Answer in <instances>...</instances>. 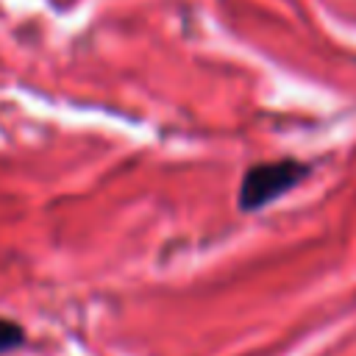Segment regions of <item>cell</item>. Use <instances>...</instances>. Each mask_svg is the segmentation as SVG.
Returning <instances> with one entry per match:
<instances>
[{
    "label": "cell",
    "mask_w": 356,
    "mask_h": 356,
    "mask_svg": "<svg viewBox=\"0 0 356 356\" xmlns=\"http://www.w3.org/2000/svg\"><path fill=\"white\" fill-rule=\"evenodd\" d=\"M312 172V164L298 159H278V161H261L253 164L239 184V209L242 211H259L267 203L278 200L289 189H295L306 175Z\"/></svg>",
    "instance_id": "1"
},
{
    "label": "cell",
    "mask_w": 356,
    "mask_h": 356,
    "mask_svg": "<svg viewBox=\"0 0 356 356\" xmlns=\"http://www.w3.org/2000/svg\"><path fill=\"white\" fill-rule=\"evenodd\" d=\"M25 337H28L25 328H22L17 320H11V317H0V353H11V350L22 348Z\"/></svg>",
    "instance_id": "2"
}]
</instances>
